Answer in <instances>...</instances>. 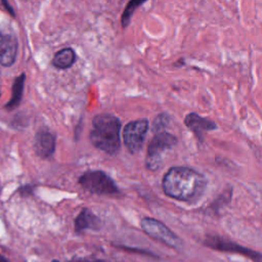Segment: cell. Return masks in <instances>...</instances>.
Returning <instances> with one entry per match:
<instances>
[{"label":"cell","mask_w":262,"mask_h":262,"mask_svg":"<svg viewBox=\"0 0 262 262\" xmlns=\"http://www.w3.org/2000/svg\"><path fill=\"white\" fill-rule=\"evenodd\" d=\"M162 186L168 196L182 202H192L202 196L207 179L190 168L173 167L165 174Z\"/></svg>","instance_id":"1"},{"label":"cell","mask_w":262,"mask_h":262,"mask_svg":"<svg viewBox=\"0 0 262 262\" xmlns=\"http://www.w3.org/2000/svg\"><path fill=\"white\" fill-rule=\"evenodd\" d=\"M121 121L116 116L101 114L94 117L92 129L90 131V140L98 149L115 154L120 149Z\"/></svg>","instance_id":"2"},{"label":"cell","mask_w":262,"mask_h":262,"mask_svg":"<svg viewBox=\"0 0 262 262\" xmlns=\"http://www.w3.org/2000/svg\"><path fill=\"white\" fill-rule=\"evenodd\" d=\"M177 143V138L166 132V131H159L149 141L147 146V152L145 158V165L146 168L156 171L158 170L164 160L165 154L172 149Z\"/></svg>","instance_id":"3"},{"label":"cell","mask_w":262,"mask_h":262,"mask_svg":"<svg viewBox=\"0 0 262 262\" xmlns=\"http://www.w3.org/2000/svg\"><path fill=\"white\" fill-rule=\"evenodd\" d=\"M79 184L87 191L96 194H116L119 189L115 181L104 172L88 171L79 178Z\"/></svg>","instance_id":"4"},{"label":"cell","mask_w":262,"mask_h":262,"mask_svg":"<svg viewBox=\"0 0 262 262\" xmlns=\"http://www.w3.org/2000/svg\"><path fill=\"white\" fill-rule=\"evenodd\" d=\"M141 227L146 234L150 237L165 244L166 246L174 249H180L182 247V242L179 236H177L169 227H167L164 223L145 217L141 220Z\"/></svg>","instance_id":"5"},{"label":"cell","mask_w":262,"mask_h":262,"mask_svg":"<svg viewBox=\"0 0 262 262\" xmlns=\"http://www.w3.org/2000/svg\"><path fill=\"white\" fill-rule=\"evenodd\" d=\"M147 130L148 121L145 119L129 122L124 127L123 139L126 147L130 152L135 154L141 149Z\"/></svg>","instance_id":"6"},{"label":"cell","mask_w":262,"mask_h":262,"mask_svg":"<svg viewBox=\"0 0 262 262\" xmlns=\"http://www.w3.org/2000/svg\"><path fill=\"white\" fill-rule=\"evenodd\" d=\"M205 245L211 249L222 251V252H230V253H236L244 256H247L248 258L252 259L254 262H261V254L259 252H256L254 250L245 248L243 246H239L231 241L225 239L223 237L217 236V235H209L205 239Z\"/></svg>","instance_id":"7"},{"label":"cell","mask_w":262,"mask_h":262,"mask_svg":"<svg viewBox=\"0 0 262 262\" xmlns=\"http://www.w3.org/2000/svg\"><path fill=\"white\" fill-rule=\"evenodd\" d=\"M184 124L201 142L204 140L206 132L215 130L217 128L216 124L213 121L201 117L195 113L188 114L184 119Z\"/></svg>","instance_id":"8"},{"label":"cell","mask_w":262,"mask_h":262,"mask_svg":"<svg viewBox=\"0 0 262 262\" xmlns=\"http://www.w3.org/2000/svg\"><path fill=\"white\" fill-rule=\"evenodd\" d=\"M17 54V41L10 34L0 33V64L10 67Z\"/></svg>","instance_id":"9"},{"label":"cell","mask_w":262,"mask_h":262,"mask_svg":"<svg viewBox=\"0 0 262 262\" xmlns=\"http://www.w3.org/2000/svg\"><path fill=\"white\" fill-rule=\"evenodd\" d=\"M34 149L40 158H50L55 150L54 135L47 130H41L37 132L34 139Z\"/></svg>","instance_id":"10"},{"label":"cell","mask_w":262,"mask_h":262,"mask_svg":"<svg viewBox=\"0 0 262 262\" xmlns=\"http://www.w3.org/2000/svg\"><path fill=\"white\" fill-rule=\"evenodd\" d=\"M100 226V219L87 208L82 209V211L75 219V229L77 232L84 230H98Z\"/></svg>","instance_id":"11"},{"label":"cell","mask_w":262,"mask_h":262,"mask_svg":"<svg viewBox=\"0 0 262 262\" xmlns=\"http://www.w3.org/2000/svg\"><path fill=\"white\" fill-rule=\"evenodd\" d=\"M75 61L76 52L71 47L60 49L54 54L52 58V64L59 70H66L71 68L75 63Z\"/></svg>","instance_id":"12"},{"label":"cell","mask_w":262,"mask_h":262,"mask_svg":"<svg viewBox=\"0 0 262 262\" xmlns=\"http://www.w3.org/2000/svg\"><path fill=\"white\" fill-rule=\"evenodd\" d=\"M24 83H25V75L19 76L15 80V82H14V84L12 86L11 98L8 101V103L6 104L7 108L11 110V108L16 107L19 104L20 99H21V95H23V90H24Z\"/></svg>","instance_id":"13"},{"label":"cell","mask_w":262,"mask_h":262,"mask_svg":"<svg viewBox=\"0 0 262 262\" xmlns=\"http://www.w3.org/2000/svg\"><path fill=\"white\" fill-rule=\"evenodd\" d=\"M147 0H130L128 2V4L126 5V7L122 13V16H121V25L123 28H126L129 25L131 17L133 15L134 11L137 9V7L142 5Z\"/></svg>","instance_id":"14"},{"label":"cell","mask_w":262,"mask_h":262,"mask_svg":"<svg viewBox=\"0 0 262 262\" xmlns=\"http://www.w3.org/2000/svg\"><path fill=\"white\" fill-rule=\"evenodd\" d=\"M169 121H170V118L166 114L159 115L157 118H155L154 123H152L154 131H157V132L164 131V128L168 125Z\"/></svg>","instance_id":"15"},{"label":"cell","mask_w":262,"mask_h":262,"mask_svg":"<svg viewBox=\"0 0 262 262\" xmlns=\"http://www.w3.org/2000/svg\"><path fill=\"white\" fill-rule=\"evenodd\" d=\"M85 262H105V261L100 260V259H95V260H90V261H85Z\"/></svg>","instance_id":"16"},{"label":"cell","mask_w":262,"mask_h":262,"mask_svg":"<svg viewBox=\"0 0 262 262\" xmlns=\"http://www.w3.org/2000/svg\"><path fill=\"white\" fill-rule=\"evenodd\" d=\"M0 262H8V260L2 256H0Z\"/></svg>","instance_id":"17"},{"label":"cell","mask_w":262,"mask_h":262,"mask_svg":"<svg viewBox=\"0 0 262 262\" xmlns=\"http://www.w3.org/2000/svg\"><path fill=\"white\" fill-rule=\"evenodd\" d=\"M53 262H57V261H53Z\"/></svg>","instance_id":"18"}]
</instances>
